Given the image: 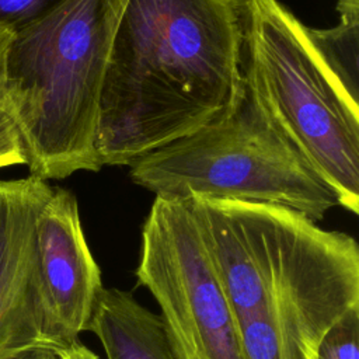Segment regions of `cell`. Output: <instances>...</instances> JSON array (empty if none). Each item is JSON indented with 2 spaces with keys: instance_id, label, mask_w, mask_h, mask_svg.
I'll return each instance as SVG.
<instances>
[{
  "instance_id": "obj_11",
  "label": "cell",
  "mask_w": 359,
  "mask_h": 359,
  "mask_svg": "<svg viewBox=\"0 0 359 359\" xmlns=\"http://www.w3.org/2000/svg\"><path fill=\"white\" fill-rule=\"evenodd\" d=\"M317 359H359V306L348 310L327 331Z\"/></svg>"
},
{
  "instance_id": "obj_17",
  "label": "cell",
  "mask_w": 359,
  "mask_h": 359,
  "mask_svg": "<svg viewBox=\"0 0 359 359\" xmlns=\"http://www.w3.org/2000/svg\"><path fill=\"white\" fill-rule=\"evenodd\" d=\"M15 359H57V356L55 353H50V352H36V353L25 355V356L15 358Z\"/></svg>"
},
{
  "instance_id": "obj_3",
  "label": "cell",
  "mask_w": 359,
  "mask_h": 359,
  "mask_svg": "<svg viewBox=\"0 0 359 359\" xmlns=\"http://www.w3.org/2000/svg\"><path fill=\"white\" fill-rule=\"evenodd\" d=\"M128 165L136 185L161 198L278 205L314 222L339 206L334 189L280 132L244 81L224 116Z\"/></svg>"
},
{
  "instance_id": "obj_8",
  "label": "cell",
  "mask_w": 359,
  "mask_h": 359,
  "mask_svg": "<svg viewBox=\"0 0 359 359\" xmlns=\"http://www.w3.org/2000/svg\"><path fill=\"white\" fill-rule=\"evenodd\" d=\"M36 243L46 331L56 353L87 331L104 289L73 192L53 187L38 215Z\"/></svg>"
},
{
  "instance_id": "obj_14",
  "label": "cell",
  "mask_w": 359,
  "mask_h": 359,
  "mask_svg": "<svg viewBox=\"0 0 359 359\" xmlns=\"http://www.w3.org/2000/svg\"><path fill=\"white\" fill-rule=\"evenodd\" d=\"M14 32L0 27V108H7V74H8V55ZM7 111V109H6Z\"/></svg>"
},
{
  "instance_id": "obj_2",
  "label": "cell",
  "mask_w": 359,
  "mask_h": 359,
  "mask_svg": "<svg viewBox=\"0 0 359 359\" xmlns=\"http://www.w3.org/2000/svg\"><path fill=\"white\" fill-rule=\"evenodd\" d=\"M128 0H65L14 32L7 112L29 175L62 180L98 171L95 137L102 80Z\"/></svg>"
},
{
  "instance_id": "obj_15",
  "label": "cell",
  "mask_w": 359,
  "mask_h": 359,
  "mask_svg": "<svg viewBox=\"0 0 359 359\" xmlns=\"http://www.w3.org/2000/svg\"><path fill=\"white\" fill-rule=\"evenodd\" d=\"M55 355L57 356V359H100V356L84 344H81L80 339L57 351Z\"/></svg>"
},
{
  "instance_id": "obj_5",
  "label": "cell",
  "mask_w": 359,
  "mask_h": 359,
  "mask_svg": "<svg viewBox=\"0 0 359 359\" xmlns=\"http://www.w3.org/2000/svg\"><path fill=\"white\" fill-rule=\"evenodd\" d=\"M135 275L156 300L177 359H244L234 313L185 201L154 198Z\"/></svg>"
},
{
  "instance_id": "obj_13",
  "label": "cell",
  "mask_w": 359,
  "mask_h": 359,
  "mask_svg": "<svg viewBox=\"0 0 359 359\" xmlns=\"http://www.w3.org/2000/svg\"><path fill=\"white\" fill-rule=\"evenodd\" d=\"M27 164L20 132L11 115L0 108V168Z\"/></svg>"
},
{
  "instance_id": "obj_12",
  "label": "cell",
  "mask_w": 359,
  "mask_h": 359,
  "mask_svg": "<svg viewBox=\"0 0 359 359\" xmlns=\"http://www.w3.org/2000/svg\"><path fill=\"white\" fill-rule=\"evenodd\" d=\"M65 0H0V27L13 32L42 18Z\"/></svg>"
},
{
  "instance_id": "obj_16",
  "label": "cell",
  "mask_w": 359,
  "mask_h": 359,
  "mask_svg": "<svg viewBox=\"0 0 359 359\" xmlns=\"http://www.w3.org/2000/svg\"><path fill=\"white\" fill-rule=\"evenodd\" d=\"M339 21H359V0H338Z\"/></svg>"
},
{
  "instance_id": "obj_10",
  "label": "cell",
  "mask_w": 359,
  "mask_h": 359,
  "mask_svg": "<svg viewBox=\"0 0 359 359\" xmlns=\"http://www.w3.org/2000/svg\"><path fill=\"white\" fill-rule=\"evenodd\" d=\"M304 29L323 66L342 91L359 104V21H339L332 28Z\"/></svg>"
},
{
  "instance_id": "obj_9",
  "label": "cell",
  "mask_w": 359,
  "mask_h": 359,
  "mask_svg": "<svg viewBox=\"0 0 359 359\" xmlns=\"http://www.w3.org/2000/svg\"><path fill=\"white\" fill-rule=\"evenodd\" d=\"M87 331L98 338L107 359H177L160 316L118 287L101 290Z\"/></svg>"
},
{
  "instance_id": "obj_6",
  "label": "cell",
  "mask_w": 359,
  "mask_h": 359,
  "mask_svg": "<svg viewBox=\"0 0 359 359\" xmlns=\"http://www.w3.org/2000/svg\"><path fill=\"white\" fill-rule=\"evenodd\" d=\"M359 306V245L321 229L296 264L237 324L244 359H317L327 331Z\"/></svg>"
},
{
  "instance_id": "obj_4",
  "label": "cell",
  "mask_w": 359,
  "mask_h": 359,
  "mask_svg": "<svg viewBox=\"0 0 359 359\" xmlns=\"http://www.w3.org/2000/svg\"><path fill=\"white\" fill-rule=\"evenodd\" d=\"M241 73L251 95L339 206L359 212V104L313 50L306 25L278 0H240Z\"/></svg>"
},
{
  "instance_id": "obj_1",
  "label": "cell",
  "mask_w": 359,
  "mask_h": 359,
  "mask_svg": "<svg viewBox=\"0 0 359 359\" xmlns=\"http://www.w3.org/2000/svg\"><path fill=\"white\" fill-rule=\"evenodd\" d=\"M241 48L240 0H128L100 94L101 168L224 116L243 90Z\"/></svg>"
},
{
  "instance_id": "obj_7",
  "label": "cell",
  "mask_w": 359,
  "mask_h": 359,
  "mask_svg": "<svg viewBox=\"0 0 359 359\" xmlns=\"http://www.w3.org/2000/svg\"><path fill=\"white\" fill-rule=\"evenodd\" d=\"M53 187L28 175L0 180V359L55 353L38 269L36 220Z\"/></svg>"
}]
</instances>
